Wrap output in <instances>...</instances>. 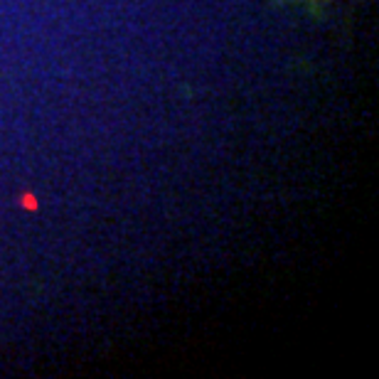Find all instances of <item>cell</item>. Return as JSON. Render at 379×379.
Listing matches in <instances>:
<instances>
[{
  "label": "cell",
  "instance_id": "6da1fadb",
  "mask_svg": "<svg viewBox=\"0 0 379 379\" xmlns=\"http://www.w3.org/2000/svg\"><path fill=\"white\" fill-rule=\"evenodd\" d=\"M20 207H22L25 212H35V209L40 207L37 194H35V192H22V194H20Z\"/></svg>",
  "mask_w": 379,
  "mask_h": 379
}]
</instances>
